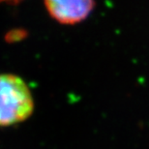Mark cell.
Returning <instances> with one entry per match:
<instances>
[{
	"label": "cell",
	"instance_id": "obj_1",
	"mask_svg": "<svg viewBox=\"0 0 149 149\" xmlns=\"http://www.w3.org/2000/svg\"><path fill=\"white\" fill-rule=\"evenodd\" d=\"M33 111V96L24 80L14 74H0V127L22 123Z\"/></svg>",
	"mask_w": 149,
	"mask_h": 149
},
{
	"label": "cell",
	"instance_id": "obj_2",
	"mask_svg": "<svg viewBox=\"0 0 149 149\" xmlns=\"http://www.w3.org/2000/svg\"><path fill=\"white\" fill-rule=\"evenodd\" d=\"M49 16L61 24L83 22L95 8V0H44Z\"/></svg>",
	"mask_w": 149,
	"mask_h": 149
},
{
	"label": "cell",
	"instance_id": "obj_3",
	"mask_svg": "<svg viewBox=\"0 0 149 149\" xmlns=\"http://www.w3.org/2000/svg\"><path fill=\"white\" fill-rule=\"evenodd\" d=\"M22 0H0V3H8V4H17Z\"/></svg>",
	"mask_w": 149,
	"mask_h": 149
}]
</instances>
